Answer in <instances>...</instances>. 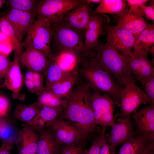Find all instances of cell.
I'll return each mask as SVG.
<instances>
[{
  "mask_svg": "<svg viewBox=\"0 0 154 154\" xmlns=\"http://www.w3.org/2000/svg\"><path fill=\"white\" fill-rule=\"evenodd\" d=\"M71 92L64 98L66 105L60 118L69 121L88 136L99 131L95 121L92 110L91 89L85 82L79 79Z\"/></svg>",
  "mask_w": 154,
  "mask_h": 154,
  "instance_id": "obj_1",
  "label": "cell"
},
{
  "mask_svg": "<svg viewBox=\"0 0 154 154\" xmlns=\"http://www.w3.org/2000/svg\"><path fill=\"white\" fill-rule=\"evenodd\" d=\"M79 77L87 84L91 90L110 95L115 104L119 106L123 88L115 81L106 70L97 64L91 58L83 60L77 70Z\"/></svg>",
  "mask_w": 154,
  "mask_h": 154,
  "instance_id": "obj_2",
  "label": "cell"
},
{
  "mask_svg": "<svg viewBox=\"0 0 154 154\" xmlns=\"http://www.w3.org/2000/svg\"><path fill=\"white\" fill-rule=\"evenodd\" d=\"M52 40L57 52L66 51L76 54L82 62L85 59L94 57L93 50L87 48L83 41L84 31H80L70 27L61 20L50 23Z\"/></svg>",
  "mask_w": 154,
  "mask_h": 154,
  "instance_id": "obj_3",
  "label": "cell"
},
{
  "mask_svg": "<svg viewBox=\"0 0 154 154\" xmlns=\"http://www.w3.org/2000/svg\"><path fill=\"white\" fill-rule=\"evenodd\" d=\"M93 50L95 54L92 59L108 71L118 83L125 86L134 82L130 68V56L121 53L106 42L98 43Z\"/></svg>",
  "mask_w": 154,
  "mask_h": 154,
  "instance_id": "obj_4",
  "label": "cell"
},
{
  "mask_svg": "<svg viewBox=\"0 0 154 154\" xmlns=\"http://www.w3.org/2000/svg\"><path fill=\"white\" fill-rule=\"evenodd\" d=\"M51 40L50 23L44 18L37 17L22 43L25 48H31L40 50L52 60L54 55L51 48Z\"/></svg>",
  "mask_w": 154,
  "mask_h": 154,
  "instance_id": "obj_5",
  "label": "cell"
},
{
  "mask_svg": "<svg viewBox=\"0 0 154 154\" xmlns=\"http://www.w3.org/2000/svg\"><path fill=\"white\" fill-rule=\"evenodd\" d=\"M86 3V0H39L35 14L50 23L58 22L69 11Z\"/></svg>",
  "mask_w": 154,
  "mask_h": 154,
  "instance_id": "obj_6",
  "label": "cell"
},
{
  "mask_svg": "<svg viewBox=\"0 0 154 154\" xmlns=\"http://www.w3.org/2000/svg\"><path fill=\"white\" fill-rule=\"evenodd\" d=\"M151 104V101L144 91L142 90L134 82H131L123 88L121 95L120 112L117 114V120L129 116L137 111L142 104ZM116 120V121H117Z\"/></svg>",
  "mask_w": 154,
  "mask_h": 154,
  "instance_id": "obj_7",
  "label": "cell"
},
{
  "mask_svg": "<svg viewBox=\"0 0 154 154\" xmlns=\"http://www.w3.org/2000/svg\"><path fill=\"white\" fill-rule=\"evenodd\" d=\"M92 105L95 124L105 129L115 123L114 112L115 103L112 97L106 94L94 91L92 93Z\"/></svg>",
  "mask_w": 154,
  "mask_h": 154,
  "instance_id": "obj_8",
  "label": "cell"
},
{
  "mask_svg": "<svg viewBox=\"0 0 154 154\" xmlns=\"http://www.w3.org/2000/svg\"><path fill=\"white\" fill-rule=\"evenodd\" d=\"M57 141L62 145L86 141L88 136L71 122L58 119L49 127Z\"/></svg>",
  "mask_w": 154,
  "mask_h": 154,
  "instance_id": "obj_9",
  "label": "cell"
},
{
  "mask_svg": "<svg viewBox=\"0 0 154 154\" xmlns=\"http://www.w3.org/2000/svg\"><path fill=\"white\" fill-rule=\"evenodd\" d=\"M111 127L108 136L105 137L112 151L115 153L116 148L118 145L130 141L135 137L134 125L130 116L117 120Z\"/></svg>",
  "mask_w": 154,
  "mask_h": 154,
  "instance_id": "obj_10",
  "label": "cell"
},
{
  "mask_svg": "<svg viewBox=\"0 0 154 154\" xmlns=\"http://www.w3.org/2000/svg\"><path fill=\"white\" fill-rule=\"evenodd\" d=\"M106 43L121 53L131 56L135 37L129 31L117 25L107 27Z\"/></svg>",
  "mask_w": 154,
  "mask_h": 154,
  "instance_id": "obj_11",
  "label": "cell"
},
{
  "mask_svg": "<svg viewBox=\"0 0 154 154\" xmlns=\"http://www.w3.org/2000/svg\"><path fill=\"white\" fill-rule=\"evenodd\" d=\"M137 136L143 135L150 143H154V104L136 111L132 115Z\"/></svg>",
  "mask_w": 154,
  "mask_h": 154,
  "instance_id": "obj_12",
  "label": "cell"
},
{
  "mask_svg": "<svg viewBox=\"0 0 154 154\" xmlns=\"http://www.w3.org/2000/svg\"><path fill=\"white\" fill-rule=\"evenodd\" d=\"M35 15L30 12L10 9L4 16L15 30L19 40H22L35 20Z\"/></svg>",
  "mask_w": 154,
  "mask_h": 154,
  "instance_id": "obj_13",
  "label": "cell"
},
{
  "mask_svg": "<svg viewBox=\"0 0 154 154\" xmlns=\"http://www.w3.org/2000/svg\"><path fill=\"white\" fill-rule=\"evenodd\" d=\"M109 21V17L104 14H95L90 16L85 31L84 42L87 48L93 50L97 46L100 37L104 34L103 25Z\"/></svg>",
  "mask_w": 154,
  "mask_h": 154,
  "instance_id": "obj_14",
  "label": "cell"
},
{
  "mask_svg": "<svg viewBox=\"0 0 154 154\" xmlns=\"http://www.w3.org/2000/svg\"><path fill=\"white\" fill-rule=\"evenodd\" d=\"M147 55L132 53L130 57V70L142 86L147 79L154 75L153 64L148 58Z\"/></svg>",
  "mask_w": 154,
  "mask_h": 154,
  "instance_id": "obj_15",
  "label": "cell"
},
{
  "mask_svg": "<svg viewBox=\"0 0 154 154\" xmlns=\"http://www.w3.org/2000/svg\"><path fill=\"white\" fill-rule=\"evenodd\" d=\"M20 61L28 70L44 74L51 60L43 52L28 48L21 55Z\"/></svg>",
  "mask_w": 154,
  "mask_h": 154,
  "instance_id": "obj_16",
  "label": "cell"
},
{
  "mask_svg": "<svg viewBox=\"0 0 154 154\" xmlns=\"http://www.w3.org/2000/svg\"><path fill=\"white\" fill-rule=\"evenodd\" d=\"M112 16L117 26L130 32L135 37L150 24L142 16L135 14L128 9L121 14Z\"/></svg>",
  "mask_w": 154,
  "mask_h": 154,
  "instance_id": "obj_17",
  "label": "cell"
},
{
  "mask_svg": "<svg viewBox=\"0 0 154 154\" xmlns=\"http://www.w3.org/2000/svg\"><path fill=\"white\" fill-rule=\"evenodd\" d=\"M20 57L14 54L13 60L6 73L1 88L5 87L11 90L14 97L18 96L23 85V76L20 64Z\"/></svg>",
  "mask_w": 154,
  "mask_h": 154,
  "instance_id": "obj_18",
  "label": "cell"
},
{
  "mask_svg": "<svg viewBox=\"0 0 154 154\" xmlns=\"http://www.w3.org/2000/svg\"><path fill=\"white\" fill-rule=\"evenodd\" d=\"M91 4L86 3L73 9L68 12L61 20L74 29L85 31L90 16Z\"/></svg>",
  "mask_w": 154,
  "mask_h": 154,
  "instance_id": "obj_19",
  "label": "cell"
},
{
  "mask_svg": "<svg viewBox=\"0 0 154 154\" xmlns=\"http://www.w3.org/2000/svg\"><path fill=\"white\" fill-rule=\"evenodd\" d=\"M38 135L29 126L25 125L19 131L16 144L17 154H36Z\"/></svg>",
  "mask_w": 154,
  "mask_h": 154,
  "instance_id": "obj_20",
  "label": "cell"
},
{
  "mask_svg": "<svg viewBox=\"0 0 154 154\" xmlns=\"http://www.w3.org/2000/svg\"><path fill=\"white\" fill-rule=\"evenodd\" d=\"M38 132L36 154H60L62 145L56 139L50 127Z\"/></svg>",
  "mask_w": 154,
  "mask_h": 154,
  "instance_id": "obj_21",
  "label": "cell"
},
{
  "mask_svg": "<svg viewBox=\"0 0 154 154\" xmlns=\"http://www.w3.org/2000/svg\"><path fill=\"white\" fill-rule=\"evenodd\" d=\"M154 25L149 24L135 37L132 53L152 54L154 56Z\"/></svg>",
  "mask_w": 154,
  "mask_h": 154,
  "instance_id": "obj_22",
  "label": "cell"
},
{
  "mask_svg": "<svg viewBox=\"0 0 154 154\" xmlns=\"http://www.w3.org/2000/svg\"><path fill=\"white\" fill-rule=\"evenodd\" d=\"M45 90L57 82L67 80L78 75L77 71L69 72L62 69L54 60H51L44 74Z\"/></svg>",
  "mask_w": 154,
  "mask_h": 154,
  "instance_id": "obj_23",
  "label": "cell"
},
{
  "mask_svg": "<svg viewBox=\"0 0 154 154\" xmlns=\"http://www.w3.org/2000/svg\"><path fill=\"white\" fill-rule=\"evenodd\" d=\"M127 5L125 0H102L95 9L90 12V15L104 13L112 15L121 14L127 9Z\"/></svg>",
  "mask_w": 154,
  "mask_h": 154,
  "instance_id": "obj_24",
  "label": "cell"
},
{
  "mask_svg": "<svg viewBox=\"0 0 154 154\" xmlns=\"http://www.w3.org/2000/svg\"><path fill=\"white\" fill-rule=\"evenodd\" d=\"M54 60L64 70L69 72L77 71L82 63L74 53L66 51L56 53Z\"/></svg>",
  "mask_w": 154,
  "mask_h": 154,
  "instance_id": "obj_25",
  "label": "cell"
},
{
  "mask_svg": "<svg viewBox=\"0 0 154 154\" xmlns=\"http://www.w3.org/2000/svg\"><path fill=\"white\" fill-rule=\"evenodd\" d=\"M0 30L7 37L12 44L14 54L20 57L24 52L22 42L11 24L4 17L0 18Z\"/></svg>",
  "mask_w": 154,
  "mask_h": 154,
  "instance_id": "obj_26",
  "label": "cell"
},
{
  "mask_svg": "<svg viewBox=\"0 0 154 154\" xmlns=\"http://www.w3.org/2000/svg\"><path fill=\"white\" fill-rule=\"evenodd\" d=\"M40 108L37 102L30 104H18L16 107L12 116L27 123L35 117Z\"/></svg>",
  "mask_w": 154,
  "mask_h": 154,
  "instance_id": "obj_27",
  "label": "cell"
},
{
  "mask_svg": "<svg viewBox=\"0 0 154 154\" xmlns=\"http://www.w3.org/2000/svg\"><path fill=\"white\" fill-rule=\"evenodd\" d=\"M150 143L144 136H136L122 144L117 154H140Z\"/></svg>",
  "mask_w": 154,
  "mask_h": 154,
  "instance_id": "obj_28",
  "label": "cell"
},
{
  "mask_svg": "<svg viewBox=\"0 0 154 154\" xmlns=\"http://www.w3.org/2000/svg\"><path fill=\"white\" fill-rule=\"evenodd\" d=\"M79 78L78 75L71 78L55 83L45 90L57 96L64 98L71 92Z\"/></svg>",
  "mask_w": 154,
  "mask_h": 154,
  "instance_id": "obj_29",
  "label": "cell"
},
{
  "mask_svg": "<svg viewBox=\"0 0 154 154\" xmlns=\"http://www.w3.org/2000/svg\"><path fill=\"white\" fill-rule=\"evenodd\" d=\"M38 96L37 102L41 108L49 106L63 109L66 105V101L64 99L45 90L41 92Z\"/></svg>",
  "mask_w": 154,
  "mask_h": 154,
  "instance_id": "obj_30",
  "label": "cell"
},
{
  "mask_svg": "<svg viewBox=\"0 0 154 154\" xmlns=\"http://www.w3.org/2000/svg\"><path fill=\"white\" fill-rule=\"evenodd\" d=\"M19 132V131L6 121L0 132V140L2 143H9L15 144Z\"/></svg>",
  "mask_w": 154,
  "mask_h": 154,
  "instance_id": "obj_31",
  "label": "cell"
},
{
  "mask_svg": "<svg viewBox=\"0 0 154 154\" xmlns=\"http://www.w3.org/2000/svg\"><path fill=\"white\" fill-rule=\"evenodd\" d=\"M63 110L62 108L44 106L41 108L38 114L49 127L58 119Z\"/></svg>",
  "mask_w": 154,
  "mask_h": 154,
  "instance_id": "obj_32",
  "label": "cell"
},
{
  "mask_svg": "<svg viewBox=\"0 0 154 154\" xmlns=\"http://www.w3.org/2000/svg\"><path fill=\"white\" fill-rule=\"evenodd\" d=\"M7 1V3L8 5L10 7V9H15L29 12L35 14V10L39 1L35 0Z\"/></svg>",
  "mask_w": 154,
  "mask_h": 154,
  "instance_id": "obj_33",
  "label": "cell"
},
{
  "mask_svg": "<svg viewBox=\"0 0 154 154\" xmlns=\"http://www.w3.org/2000/svg\"><path fill=\"white\" fill-rule=\"evenodd\" d=\"M105 134V129L102 128L99 131L98 134L94 137L90 148L84 149L85 154H99Z\"/></svg>",
  "mask_w": 154,
  "mask_h": 154,
  "instance_id": "obj_34",
  "label": "cell"
},
{
  "mask_svg": "<svg viewBox=\"0 0 154 154\" xmlns=\"http://www.w3.org/2000/svg\"><path fill=\"white\" fill-rule=\"evenodd\" d=\"M86 142L71 145H62L60 154H85L84 147Z\"/></svg>",
  "mask_w": 154,
  "mask_h": 154,
  "instance_id": "obj_35",
  "label": "cell"
},
{
  "mask_svg": "<svg viewBox=\"0 0 154 154\" xmlns=\"http://www.w3.org/2000/svg\"><path fill=\"white\" fill-rule=\"evenodd\" d=\"M150 1L148 0H127V4L129 7L128 9L133 13L142 16L143 14L140 6L145 4Z\"/></svg>",
  "mask_w": 154,
  "mask_h": 154,
  "instance_id": "obj_36",
  "label": "cell"
},
{
  "mask_svg": "<svg viewBox=\"0 0 154 154\" xmlns=\"http://www.w3.org/2000/svg\"><path fill=\"white\" fill-rule=\"evenodd\" d=\"M26 124L35 132L49 127L48 124L40 117L38 114L31 121Z\"/></svg>",
  "mask_w": 154,
  "mask_h": 154,
  "instance_id": "obj_37",
  "label": "cell"
},
{
  "mask_svg": "<svg viewBox=\"0 0 154 154\" xmlns=\"http://www.w3.org/2000/svg\"><path fill=\"white\" fill-rule=\"evenodd\" d=\"M140 8L143 14L147 20L152 21L154 22V1L151 0L149 5L142 4L140 6Z\"/></svg>",
  "mask_w": 154,
  "mask_h": 154,
  "instance_id": "obj_38",
  "label": "cell"
},
{
  "mask_svg": "<svg viewBox=\"0 0 154 154\" xmlns=\"http://www.w3.org/2000/svg\"><path fill=\"white\" fill-rule=\"evenodd\" d=\"M144 86L145 87L144 91L151 100V104H154V75L146 81Z\"/></svg>",
  "mask_w": 154,
  "mask_h": 154,
  "instance_id": "obj_39",
  "label": "cell"
},
{
  "mask_svg": "<svg viewBox=\"0 0 154 154\" xmlns=\"http://www.w3.org/2000/svg\"><path fill=\"white\" fill-rule=\"evenodd\" d=\"M8 57L0 54V78H4L11 64Z\"/></svg>",
  "mask_w": 154,
  "mask_h": 154,
  "instance_id": "obj_40",
  "label": "cell"
},
{
  "mask_svg": "<svg viewBox=\"0 0 154 154\" xmlns=\"http://www.w3.org/2000/svg\"><path fill=\"white\" fill-rule=\"evenodd\" d=\"M13 50V47L9 40L0 42V54L7 57Z\"/></svg>",
  "mask_w": 154,
  "mask_h": 154,
  "instance_id": "obj_41",
  "label": "cell"
},
{
  "mask_svg": "<svg viewBox=\"0 0 154 154\" xmlns=\"http://www.w3.org/2000/svg\"><path fill=\"white\" fill-rule=\"evenodd\" d=\"M9 108V102L5 96L0 94V117L3 118L7 114Z\"/></svg>",
  "mask_w": 154,
  "mask_h": 154,
  "instance_id": "obj_42",
  "label": "cell"
},
{
  "mask_svg": "<svg viewBox=\"0 0 154 154\" xmlns=\"http://www.w3.org/2000/svg\"><path fill=\"white\" fill-rule=\"evenodd\" d=\"M35 91V93L38 95L45 89L43 84L44 80H33Z\"/></svg>",
  "mask_w": 154,
  "mask_h": 154,
  "instance_id": "obj_43",
  "label": "cell"
},
{
  "mask_svg": "<svg viewBox=\"0 0 154 154\" xmlns=\"http://www.w3.org/2000/svg\"><path fill=\"white\" fill-rule=\"evenodd\" d=\"M14 145L9 143H2L0 147V154H11V151Z\"/></svg>",
  "mask_w": 154,
  "mask_h": 154,
  "instance_id": "obj_44",
  "label": "cell"
},
{
  "mask_svg": "<svg viewBox=\"0 0 154 154\" xmlns=\"http://www.w3.org/2000/svg\"><path fill=\"white\" fill-rule=\"evenodd\" d=\"M99 154H116L110 149L109 144L106 140L105 137L100 149Z\"/></svg>",
  "mask_w": 154,
  "mask_h": 154,
  "instance_id": "obj_45",
  "label": "cell"
},
{
  "mask_svg": "<svg viewBox=\"0 0 154 154\" xmlns=\"http://www.w3.org/2000/svg\"><path fill=\"white\" fill-rule=\"evenodd\" d=\"M24 82L28 90L32 93H35L34 82L33 81L24 79Z\"/></svg>",
  "mask_w": 154,
  "mask_h": 154,
  "instance_id": "obj_46",
  "label": "cell"
},
{
  "mask_svg": "<svg viewBox=\"0 0 154 154\" xmlns=\"http://www.w3.org/2000/svg\"><path fill=\"white\" fill-rule=\"evenodd\" d=\"M140 154H154V143H150Z\"/></svg>",
  "mask_w": 154,
  "mask_h": 154,
  "instance_id": "obj_47",
  "label": "cell"
},
{
  "mask_svg": "<svg viewBox=\"0 0 154 154\" xmlns=\"http://www.w3.org/2000/svg\"><path fill=\"white\" fill-rule=\"evenodd\" d=\"M44 75L40 73L34 71L33 80H44Z\"/></svg>",
  "mask_w": 154,
  "mask_h": 154,
  "instance_id": "obj_48",
  "label": "cell"
},
{
  "mask_svg": "<svg viewBox=\"0 0 154 154\" xmlns=\"http://www.w3.org/2000/svg\"><path fill=\"white\" fill-rule=\"evenodd\" d=\"M33 71L28 70L25 74V79L33 81Z\"/></svg>",
  "mask_w": 154,
  "mask_h": 154,
  "instance_id": "obj_49",
  "label": "cell"
},
{
  "mask_svg": "<svg viewBox=\"0 0 154 154\" xmlns=\"http://www.w3.org/2000/svg\"><path fill=\"white\" fill-rule=\"evenodd\" d=\"M7 40H9L7 37L0 30V42Z\"/></svg>",
  "mask_w": 154,
  "mask_h": 154,
  "instance_id": "obj_50",
  "label": "cell"
},
{
  "mask_svg": "<svg viewBox=\"0 0 154 154\" xmlns=\"http://www.w3.org/2000/svg\"><path fill=\"white\" fill-rule=\"evenodd\" d=\"M87 3H88L99 4L102 0H86Z\"/></svg>",
  "mask_w": 154,
  "mask_h": 154,
  "instance_id": "obj_51",
  "label": "cell"
},
{
  "mask_svg": "<svg viewBox=\"0 0 154 154\" xmlns=\"http://www.w3.org/2000/svg\"><path fill=\"white\" fill-rule=\"evenodd\" d=\"M6 121V120L3 119V118L0 117V132Z\"/></svg>",
  "mask_w": 154,
  "mask_h": 154,
  "instance_id": "obj_52",
  "label": "cell"
},
{
  "mask_svg": "<svg viewBox=\"0 0 154 154\" xmlns=\"http://www.w3.org/2000/svg\"><path fill=\"white\" fill-rule=\"evenodd\" d=\"M7 1L5 0H0V8L7 3Z\"/></svg>",
  "mask_w": 154,
  "mask_h": 154,
  "instance_id": "obj_53",
  "label": "cell"
},
{
  "mask_svg": "<svg viewBox=\"0 0 154 154\" xmlns=\"http://www.w3.org/2000/svg\"><path fill=\"white\" fill-rule=\"evenodd\" d=\"M3 79L0 78V88H1V87L3 84Z\"/></svg>",
  "mask_w": 154,
  "mask_h": 154,
  "instance_id": "obj_54",
  "label": "cell"
}]
</instances>
